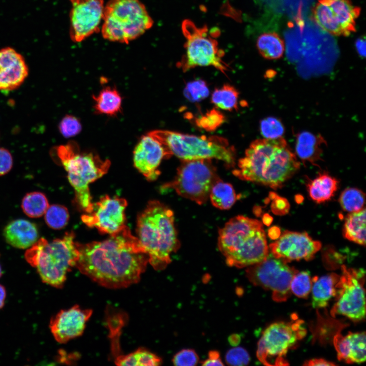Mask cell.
<instances>
[{
	"label": "cell",
	"instance_id": "obj_1",
	"mask_svg": "<svg viewBox=\"0 0 366 366\" xmlns=\"http://www.w3.org/2000/svg\"><path fill=\"white\" fill-rule=\"evenodd\" d=\"M75 267L104 287L120 289L138 283L148 263L138 238L127 226L101 241L77 242Z\"/></svg>",
	"mask_w": 366,
	"mask_h": 366
},
{
	"label": "cell",
	"instance_id": "obj_2",
	"mask_svg": "<svg viewBox=\"0 0 366 366\" xmlns=\"http://www.w3.org/2000/svg\"><path fill=\"white\" fill-rule=\"evenodd\" d=\"M299 167L300 162L282 137L252 142L232 173L241 180L277 189L282 187Z\"/></svg>",
	"mask_w": 366,
	"mask_h": 366
},
{
	"label": "cell",
	"instance_id": "obj_3",
	"mask_svg": "<svg viewBox=\"0 0 366 366\" xmlns=\"http://www.w3.org/2000/svg\"><path fill=\"white\" fill-rule=\"evenodd\" d=\"M174 220L172 210L158 200L149 201L138 216L137 237L156 270L165 268L179 247Z\"/></svg>",
	"mask_w": 366,
	"mask_h": 366
},
{
	"label": "cell",
	"instance_id": "obj_4",
	"mask_svg": "<svg viewBox=\"0 0 366 366\" xmlns=\"http://www.w3.org/2000/svg\"><path fill=\"white\" fill-rule=\"evenodd\" d=\"M218 247L227 264L237 268L260 262L269 254L262 223L243 216L232 218L220 229Z\"/></svg>",
	"mask_w": 366,
	"mask_h": 366
},
{
	"label": "cell",
	"instance_id": "obj_5",
	"mask_svg": "<svg viewBox=\"0 0 366 366\" xmlns=\"http://www.w3.org/2000/svg\"><path fill=\"white\" fill-rule=\"evenodd\" d=\"M74 239V232H67L63 237L50 241L41 238L27 249L25 258L44 283L57 288L63 286L79 257Z\"/></svg>",
	"mask_w": 366,
	"mask_h": 366
},
{
	"label": "cell",
	"instance_id": "obj_6",
	"mask_svg": "<svg viewBox=\"0 0 366 366\" xmlns=\"http://www.w3.org/2000/svg\"><path fill=\"white\" fill-rule=\"evenodd\" d=\"M56 153L74 188L75 205L86 214L92 212L94 203L89 185L108 172L110 161L103 160L93 152L80 150L77 143L73 141L57 147Z\"/></svg>",
	"mask_w": 366,
	"mask_h": 366
},
{
	"label": "cell",
	"instance_id": "obj_7",
	"mask_svg": "<svg viewBox=\"0 0 366 366\" xmlns=\"http://www.w3.org/2000/svg\"><path fill=\"white\" fill-rule=\"evenodd\" d=\"M148 134L164 146L170 156L174 155L182 160L216 159L229 167L235 165V149L225 138L167 130H155Z\"/></svg>",
	"mask_w": 366,
	"mask_h": 366
},
{
	"label": "cell",
	"instance_id": "obj_8",
	"mask_svg": "<svg viewBox=\"0 0 366 366\" xmlns=\"http://www.w3.org/2000/svg\"><path fill=\"white\" fill-rule=\"evenodd\" d=\"M102 34L106 40L129 43L143 34L154 21L140 0H110L105 6Z\"/></svg>",
	"mask_w": 366,
	"mask_h": 366
},
{
	"label": "cell",
	"instance_id": "obj_9",
	"mask_svg": "<svg viewBox=\"0 0 366 366\" xmlns=\"http://www.w3.org/2000/svg\"><path fill=\"white\" fill-rule=\"evenodd\" d=\"M181 30L185 53L177 64L179 68L187 72L197 67L212 66L225 74L228 66L223 59L224 52L215 39L219 32L209 31L206 25L198 27L188 19L182 21Z\"/></svg>",
	"mask_w": 366,
	"mask_h": 366
},
{
	"label": "cell",
	"instance_id": "obj_10",
	"mask_svg": "<svg viewBox=\"0 0 366 366\" xmlns=\"http://www.w3.org/2000/svg\"><path fill=\"white\" fill-rule=\"evenodd\" d=\"M303 323L293 314L290 322H275L268 326L258 343L256 354L259 361L266 365H288L287 352L306 334Z\"/></svg>",
	"mask_w": 366,
	"mask_h": 366
},
{
	"label": "cell",
	"instance_id": "obj_11",
	"mask_svg": "<svg viewBox=\"0 0 366 366\" xmlns=\"http://www.w3.org/2000/svg\"><path fill=\"white\" fill-rule=\"evenodd\" d=\"M211 159L182 160L174 179L162 189H172L178 195L201 205L209 198L210 189L219 179Z\"/></svg>",
	"mask_w": 366,
	"mask_h": 366
},
{
	"label": "cell",
	"instance_id": "obj_12",
	"mask_svg": "<svg viewBox=\"0 0 366 366\" xmlns=\"http://www.w3.org/2000/svg\"><path fill=\"white\" fill-rule=\"evenodd\" d=\"M287 263L268 254L262 261L248 266L246 276L253 285L271 291L273 300L285 301L291 294V280L298 271Z\"/></svg>",
	"mask_w": 366,
	"mask_h": 366
},
{
	"label": "cell",
	"instance_id": "obj_13",
	"mask_svg": "<svg viewBox=\"0 0 366 366\" xmlns=\"http://www.w3.org/2000/svg\"><path fill=\"white\" fill-rule=\"evenodd\" d=\"M342 274L337 284L336 302L330 311L333 317L345 316L354 321L365 317V300L363 288L364 271L342 266Z\"/></svg>",
	"mask_w": 366,
	"mask_h": 366
},
{
	"label": "cell",
	"instance_id": "obj_14",
	"mask_svg": "<svg viewBox=\"0 0 366 366\" xmlns=\"http://www.w3.org/2000/svg\"><path fill=\"white\" fill-rule=\"evenodd\" d=\"M360 9L351 0H319L313 10L315 22L327 32L348 36L356 30V20Z\"/></svg>",
	"mask_w": 366,
	"mask_h": 366
},
{
	"label": "cell",
	"instance_id": "obj_15",
	"mask_svg": "<svg viewBox=\"0 0 366 366\" xmlns=\"http://www.w3.org/2000/svg\"><path fill=\"white\" fill-rule=\"evenodd\" d=\"M127 200L107 195L94 203L92 212L81 216L82 221L89 228H95L102 234L115 233L126 225Z\"/></svg>",
	"mask_w": 366,
	"mask_h": 366
},
{
	"label": "cell",
	"instance_id": "obj_16",
	"mask_svg": "<svg viewBox=\"0 0 366 366\" xmlns=\"http://www.w3.org/2000/svg\"><path fill=\"white\" fill-rule=\"evenodd\" d=\"M70 36L80 42L97 32L103 20V0H70Z\"/></svg>",
	"mask_w": 366,
	"mask_h": 366
},
{
	"label": "cell",
	"instance_id": "obj_17",
	"mask_svg": "<svg viewBox=\"0 0 366 366\" xmlns=\"http://www.w3.org/2000/svg\"><path fill=\"white\" fill-rule=\"evenodd\" d=\"M321 247V242L313 240L307 233L290 231H284L269 246L274 257L287 263L301 259L310 260Z\"/></svg>",
	"mask_w": 366,
	"mask_h": 366
},
{
	"label": "cell",
	"instance_id": "obj_18",
	"mask_svg": "<svg viewBox=\"0 0 366 366\" xmlns=\"http://www.w3.org/2000/svg\"><path fill=\"white\" fill-rule=\"evenodd\" d=\"M92 314V310L82 309L77 304L60 310L50 321L53 337L57 342L63 344L80 336Z\"/></svg>",
	"mask_w": 366,
	"mask_h": 366
},
{
	"label": "cell",
	"instance_id": "obj_19",
	"mask_svg": "<svg viewBox=\"0 0 366 366\" xmlns=\"http://www.w3.org/2000/svg\"><path fill=\"white\" fill-rule=\"evenodd\" d=\"M170 157L164 146L148 133L143 136L133 151L135 168L149 181L160 174L158 168L163 158Z\"/></svg>",
	"mask_w": 366,
	"mask_h": 366
},
{
	"label": "cell",
	"instance_id": "obj_20",
	"mask_svg": "<svg viewBox=\"0 0 366 366\" xmlns=\"http://www.w3.org/2000/svg\"><path fill=\"white\" fill-rule=\"evenodd\" d=\"M28 75L23 56L14 49L0 50V90L10 91L18 87Z\"/></svg>",
	"mask_w": 366,
	"mask_h": 366
},
{
	"label": "cell",
	"instance_id": "obj_21",
	"mask_svg": "<svg viewBox=\"0 0 366 366\" xmlns=\"http://www.w3.org/2000/svg\"><path fill=\"white\" fill-rule=\"evenodd\" d=\"M333 344L339 360L348 363L365 361V332H350L346 336L337 333L333 337Z\"/></svg>",
	"mask_w": 366,
	"mask_h": 366
},
{
	"label": "cell",
	"instance_id": "obj_22",
	"mask_svg": "<svg viewBox=\"0 0 366 366\" xmlns=\"http://www.w3.org/2000/svg\"><path fill=\"white\" fill-rule=\"evenodd\" d=\"M3 235L6 242L12 247L28 249L39 238V231L36 224L24 219L12 221L5 227Z\"/></svg>",
	"mask_w": 366,
	"mask_h": 366
},
{
	"label": "cell",
	"instance_id": "obj_23",
	"mask_svg": "<svg viewBox=\"0 0 366 366\" xmlns=\"http://www.w3.org/2000/svg\"><path fill=\"white\" fill-rule=\"evenodd\" d=\"M340 276L335 273H331L320 278L315 277L312 279V305L314 308L326 307L328 301L337 294V284Z\"/></svg>",
	"mask_w": 366,
	"mask_h": 366
},
{
	"label": "cell",
	"instance_id": "obj_24",
	"mask_svg": "<svg viewBox=\"0 0 366 366\" xmlns=\"http://www.w3.org/2000/svg\"><path fill=\"white\" fill-rule=\"evenodd\" d=\"M325 141L320 135L303 131L297 135L295 151L303 162L314 164L320 160L322 152V145Z\"/></svg>",
	"mask_w": 366,
	"mask_h": 366
},
{
	"label": "cell",
	"instance_id": "obj_25",
	"mask_svg": "<svg viewBox=\"0 0 366 366\" xmlns=\"http://www.w3.org/2000/svg\"><path fill=\"white\" fill-rule=\"evenodd\" d=\"M338 184L335 178L323 173L309 182L307 188L311 198L320 203L331 198L338 189Z\"/></svg>",
	"mask_w": 366,
	"mask_h": 366
},
{
	"label": "cell",
	"instance_id": "obj_26",
	"mask_svg": "<svg viewBox=\"0 0 366 366\" xmlns=\"http://www.w3.org/2000/svg\"><path fill=\"white\" fill-rule=\"evenodd\" d=\"M365 208L350 212L346 217L343 234L347 239L357 244H365Z\"/></svg>",
	"mask_w": 366,
	"mask_h": 366
},
{
	"label": "cell",
	"instance_id": "obj_27",
	"mask_svg": "<svg viewBox=\"0 0 366 366\" xmlns=\"http://www.w3.org/2000/svg\"><path fill=\"white\" fill-rule=\"evenodd\" d=\"M93 98L94 108L98 113L114 116L121 111L122 98L114 87H105Z\"/></svg>",
	"mask_w": 366,
	"mask_h": 366
},
{
	"label": "cell",
	"instance_id": "obj_28",
	"mask_svg": "<svg viewBox=\"0 0 366 366\" xmlns=\"http://www.w3.org/2000/svg\"><path fill=\"white\" fill-rule=\"evenodd\" d=\"M257 48L264 58L276 59L281 58L285 51L283 40L275 33H265L257 39Z\"/></svg>",
	"mask_w": 366,
	"mask_h": 366
},
{
	"label": "cell",
	"instance_id": "obj_29",
	"mask_svg": "<svg viewBox=\"0 0 366 366\" xmlns=\"http://www.w3.org/2000/svg\"><path fill=\"white\" fill-rule=\"evenodd\" d=\"M212 204L220 209L231 208L237 199V195L232 186L218 179L213 184L209 195Z\"/></svg>",
	"mask_w": 366,
	"mask_h": 366
},
{
	"label": "cell",
	"instance_id": "obj_30",
	"mask_svg": "<svg viewBox=\"0 0 366 366\" xmlns=\"http://www.w3.org/2000/svg\"><path fill=\"white\" fill-rule=\"evenodd\" d=\"M117 365L157 366L162 363V359L144 348H139L128 354L117 356L114 360Z\"/></svg>",
	"mask_w": 366,
	"mask_h": 366
},
{
	"label": "cell",
	"instance_id": "obj_31",
	"mask_svg": "<svg viewBox=\"0 0 366 366\" xmlns=\"http://www.w3.org/2000/svg\"><path fill=\"white\" fill-rule=\"evenodd\" d=\"M49 206L46 196L40 192H32L26 194L21 202V208L23 212L30 218L42 216Z\"/></svg>",
	"mask_w": 366,
	"mask_h": 366
},
{
	"label": "cell",
	"instance_id": "obj_32",
	"mask_svg": "<svg viewBox=\"0 0 366 366\" xmlns=\"http://www.w3.org/2000/svg\"><path fill=\"white\" fill-rule=\"evenodd\" d=\"M238 97L237 89L227 84L214 90L211 96V102L220 109L232 111L237 109Z\"/></svg>",
	"mask_w": 366,
	"mask_h": 366
},
{
	"label": "cell",
	"instance_id": "obj_33",
	"mask_svg": "<svg viewBox=\"0 0 366 366\" xmlns=\"http://www.w3.org/2000/svg\"><path fill=\"white\" fill-rule=\"evenodd\" d=\"M364 195L363 192L358 189L348 188L342 192L339 201L344 210L349 212H355L364 208Z\"/></svg>",
	"mask_w": 366,
	"mask_h": 366
},
{
	"label": "cell",
	"instance_id": "obj_34",
	"mask_svg": "<svg viewBox=\"0 0 366 366\" xmlns=\"http://www.w3.org/2000/svg\"><path fill=\"white\" fill-rule=\"evenodd\" d=\"M69 214L67 208L62 205L52 204L49 206L45 213L46 224L53 229H61L68 224Z\"/></svg>",
	"mask_w": 366,
	"mask_h": 366
},
{
	"label": "cell",
	"instance_id": "obj_35",
	"mask_svg": "<svg viewBox=\"0 0 366 366\" xmlns=\"http://www.w3.org/2000/svg\"><path fill=\"white\" fill-rule=\"evenodd\" d=\"M313 281L310 273L306 271L297 272L290 283V290L300 298H307L312 290Z\"/></svg>",
	"mask_w": 366,
	"mask_h": 366
},
{
	"label": "cell",
	"instance_id": "obj_36",
	"mask_svg": "<svg viewBox=\"0 0 366 366\" xmlns=\"http://www.w3.org/2000/svg\"><path fill=\"white\" fill-rule=\"evenodd\" d=\"M284 131L282 122L277 118L268 117L261 121L260 132L265 139H273L282 137Z\"/></svg>",
	"mask_w": 366,
	"mask_h": 366
},
{
	"label": "cell",
	"instance_id": "obj_37",
	"mask_svg": "<svg viewBox=\"0 0 366 366\" xmlns=\"http://www.w3.org/2000/svg\"><path fill=\"white\" fill-rule=\"evenodd\" d=\"M184 93L190 101L199 102L208 96L209 89L204 81L197 80L188 83Z\"/></svg>",
	"mask_w": 366,
	"mask_h": 366
},
{
	"label": "cell",
	"instance_id": "obj_38",
	"mask_svg": "<svg viewBox=\"0 0 366 366\" xmlns=\"http://www.w3.org/2000/svg\"><path fill=\"white\" fill-rule=\"evenodd\" d=\"M224 120V115L220 111L212 109L196 118L195 123L199 127L212 131L219 127Z\"/></svg>",
	"mask_w": 366,
	"mask_h": 366
},
{
	"label": "cell",
	"instance_id": "obj_39",
	"mask_svg": "<svg viewBox=\"0 0 366 366\" xmlns=\"http://www.w3.org/2000/svg\"><path fill=\"white\" fill-rule=\"evenodd\" d=\"M225 360L230 365H246L250 361V355L247 351L240 347L233 348L227 351Z\"/></svg>",
	"mask_w": 366,
	"mask_h": 366
},
{
	"label": "cell",
	"instance_id": "obj_40",
	"mask_svg": "<svg viewBox=\"0 0 366 366\" xmlns=\"http://www.w3.org/2000/svg\"><path fill=\"white\" fill-rule=\"evenodd\" d=\"M61 134L66 138L78 134L81 130V125L78 118L72 115H67L59 125Z\"/></svg>",
	"mask_w": 366,
	"mask_h": 366
},
{
	"label": "cell",
	"instance_id": "obj_41",
	"mask_svg": "<svg viewBox=\"0 0 366 366\" xmlns=\"http://www.w3.org/2000/svg\"><path fill=\"white\" fill-rule=\"evenodd\" d=\"M172 361L175 365H195L199 362V356L194 350L184 349L176 353Z\"/></svg>",
	"mask_w": 366,
	"mask_h": 366
},
{
	"label": "cell",
	"instance_id": "obj_42",
	"mask_svg": "<svg viewBox=\"0 0 366 366\" xmlns=\"http://www.w3.org/2000/svg\"><path fill=\"white\" fill-rule=\"evenodd\" d=\"M13 165V159L10 152L0 148V175H3L9 172Z\"/></svg>",
	"mask_w": 366,
	"mask_h": 366
},
{
	"label": "cell",
	"instance_id": "obj_43",
	"mask_svg": "<svg viewBox=\"0 0 366 366\" xmlns=\"http://www.w3.org/2000/svg\"><path fill=\"white\" fill-rule=\"evenodd\" d=\"M274 195L271 205L272 212L278 215L286 214L289 209V202L286 199Z\"/></svg>",
	"mask_w": 366,
	"mask_h": 366
},
{
	"label": "cell",
	"instance_id": "obj_44",
	"mask_svg": "<svg viewBox=\"0 0 366 366\" xmlns=\"http://www.w3.org/2000/svg\"><path fill=\"white\" fill-rule=\"evenodd\" d=\"M202 365H223L220 353L216 350H211L208 352V358L202 362Z\"/></svg>",
	"mask_w": 366,
	"mask_h": 366
},
{
	"label": "cell",
	"instance_id": "obj_45",
	"mask_svg": "<svg viewBox=\"0 0 366 366\" xmlns=\"http://www.w3.org/2000/svg\"><path fill=\"white\" fill-rule=\"evenodd\" d=\"M304 365L317 366V365H335L336 364L332 362L328 361L323 358H314L306 361Z\"/></svg>",
	"mask_w": 366,
	"mask_h": 366
},
{
	"label": "cell",
	"instance_id": "obj_46",
	"mask_svg": "<svg viewBox=\"0 0 366 366\" xmlns=\"http://www.w3.org/2000/svg\"><path fill=\"white\" fill-rule=\"evenodd\" d=\"M355 47L358 54L362 57L365 56V40L362 38L358 39L355 42Z\"/></svg>",
	"mask_w": 366,
	"mask_h": 366
},
{
	"label": "cell",
	"instance_id": "obj_47",
	"mask_svg": "<svg viewBox=\"0 0 366 366\" xmlns=\"http://www.w3.org/2000/svg\"><path fill=\"white\" fill-rule=\"evenodd\" d=\"M280 229L276 226L271 227L268 230V235L269 237L272 239H276L280 236Z\"/></svg>",
	"mask_w": 366,
	"mask_h": 366
},
{
	"label": "cell",
	"instance_id": "obj_48",
	"mask_svg": "<svg viewBox=\"0 0 366 366\" xmlns=\"http://www.w3.org/2000/svg\"><path fill=\"white\" fill-rule=\"evenodd\" d=\"M228 341L231 345L237 346L240 341V336L237 334H232L229 337Z\"/></svg>",
	"mask_w": 366,
	"mask_h": 366
},
{
	"label": "cell",
	"instance_id": "obj_49",
	"mask_svg": "<svg viewBox=\"0 0 366 366\" xmlns=\"http://www.w3.org/2000/svg\"><path fill=\"white\" fill-rule=\"evenodd\" d=\"M6 297V289L3 285H0V309L4 306Z\"/></svg>",
	"mask_w": 366,
	"mask_h": 366
},
{
	"label": "cell",
	"instance_id": "obj_50",
	"mask_svg": "<svg viewBox=\"0 0 366 366\" xmlns=\"http://www.w3.org/2000/svg\"><path fill=\"white\" fill-rule=\"evenodd\" d=\"M263 223L266 225H269L272 221V218L268 214H266L263 218Z\"/></svg>",
	"mask_w": 366,
	"mask_h": 366
},
{
	"label": "cell",
	"instance_id": "obj_51",
	"mask_svg": "<svg viewBox=\"0 0 366 366\" xmlns=\"http://www.w3.org/2000/svg\"><path fill=\"white\" fill-rule=\"evenodd\" d=\"M2 270L1 266L0 265V277L2 276Z\"/></svg>",
	"mask_w": 366,
	"mask_h": 366
}]
</instances>
